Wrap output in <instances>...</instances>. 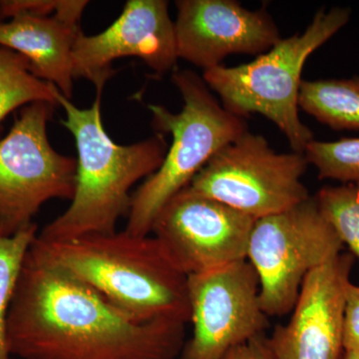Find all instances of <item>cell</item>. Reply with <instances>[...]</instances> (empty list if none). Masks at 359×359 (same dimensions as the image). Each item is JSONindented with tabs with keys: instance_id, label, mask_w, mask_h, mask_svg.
Listing matches in <instances>:
<instances>
[{
	"instance_id": "cell-1",
	"label": "cell",
	"mask_w": 359,
	"mask_h": 359,
	"mask_svg": "<svg viewBox=\"0 0 359 359\" xmlns=\"http://www.w3.org/2000/svg\"><path fill=\"white\" fill-rule=\"evenodd\" d=\"M185 337L186 323L181 321L132 320L88 285L45 261L30 245L7 320L11 355L176 359L185 347Z\"/></svg>"
},
{
	"instance_id": "cell-2",
	"label": "cell",
	"mask_w": 359,
	"mask_h": 359,
	"mask_svg": "<svg viewBox=\"0 0 359 359\" xmlns=\"http://www.w3.org/2000/svg\"><path fill=\"white\" fill-rule=\"evenodd\" d=\"M33 248L52 266L99 292L137 323H191L188 276L180 271L153 236L114 231L46 243Z\"/></svg>"
},
{
	"instance_id": "cell-3",
	"label": "cell",
	"mask_w": 359,
	"mask_h": 359,
	"mask_svg": "<svg viewBox=\"0 0 359 359\" xmlns=\"http://www.w3.org/2000/svg\"><path fill=\"white\" fill-rule=\"evenodd\" d=\"M101 101L96 96L81 109L58 91L57 103L66 115L61 123L76 143V190L69 208L39 231L42 242L114 233L119 219L128 216L135 184L154 174L166 157L164 134L131 145L115 143L104 128Z\"/></svg>"
},
{
	"instance_id": "cell-4",
	"label": "cell",
	"mask_w": 359,
	"mask_h": 359,
	"mask_svg": "<svg viewBox=\"0 0 359 359\" xmlns=\"http://www.w3.org/2000/svg\"><path fill=\"white\" fill-rule=\"evenodd\" d=\"M172 81L183 98V109L172 113L164 106H148L153 128L171 135L172 143L159 169L132 194L125 229L131 235H151L161 209L190 185L212 156L248 131L244 118L221 105L193 71L177 70Z\"/></svg>"
},
{
	"instance_id": "cell-5",
	"label": "cell",
	"mask_w": 359,
	"mask_h": 359,
	"mask_svg": "<svg viewBox=\"0 0 359 359\" xmlns=\"http://www.w3.org/2000/svg\"><path fill=\"white\" fill-rule=\"evenodd\" d=\"M351 15L346 7L321 8L304 33L280 39L247 65L205 70L203 80L226 110L242 118L252 113L264 116L285 134L294 152L304 153L313 140V132L299 116L304 63L348 23Z\"/></svg>"
},
{
	"instance_id": "cell-6",
	"label": "cell",
	"mask_w": 359,
	"mask_h": 359,
	"mask_svg": "<svg viewBox=\"0 0 359 359\" xmlns=\"http://www.w3.org/2000/svg\"><path fill=\"white\" fill-rule=\"evenodd\" d=\"M55 106L28 104L0 139V237L32 226L48 201L74 197L77 159L54 150L47 134Z\"/></svg>"
},
{
	"instance_id": "cell-7",
	"label": "cell",
	"mask_w": 359,
	"mask_h": 359,
	"mask_svg": "<svg viewBox=\"0 0 359 359\" xmlns=\"http://www.w3.org/2000/svg\"><path fill=\"white\" fill-rule=\"evenodd\" d=\"M342 245L314 197L256 219L247 259L259 276L264 313L282 316L292 311L306 276L339 255Z\"/></svg>"
},
{
	"instance_id": "cell-8",
	"label": "cell",
	"mask_w": 359,
	"mask_h": 359,
	"mask_svg": "<svg viewBox=\"0 0 359 359\" xmlns=\"http://www.w3.org/2000/svg\"><path fill=\"white\" fill-rule=\"evenodd\" d=\"M308 165L304 153L278 154L247 131L212 156L189 187L257 219L311 197L302 182Z\"/></svg>"
},
{
	"instance_id": "cell-9",
	"label": "cell",
	"mask_w": 359,
	"mask_h": 359,
	"mask_svg": "<svg viewBox=\"0 0 359 359\" xmlns=\"http://www.w3.org/2000/svg\"><path fill=\"white\" fill-rule=\"evenodd\" d=\"M188 290L194 332L181 359H224L268 327L259 276L248 259L189 276Z\"/></svg>"
},
{
	"instance_id": "cell-10",
	"label": "cell",
	"mask_w": 359,
	"mask_h": 359,
	"mask_svg": "<svg viewBox=\"0 0 359 359\" xmlns=\"http://www.w3.org/2000/svg\"><path fill=\"white\" fill-rule=\"evenodd\" d=\"M255 222L188 186L161 209L151 235L169 261L189 276L247 259Z\"/></svg>"
},
{
	"instance_id": "cell-11",
	"label": "cell",
	"mask_w": 359,
	"mask_h": 359,
	"mask_svg": "<svg viewBox=\"0 0 359 359\" xmlns=\"http://www.w3.org/2000/svg\"><path fill=\"white\" fill-rule=\"evenodd\" d=\"M124 57L140 58L157 74L173 69L179 58L167 1L129 0L104 32L89 36L80 33L73 47V74L91 82L96 96L102 97L116 73L113 62Z\"/></svg>"
},
{
	"instance_id": "cell-12",
	"label": "cell",
	"mask_w": 359,
	"mask_h": 359,
	"mask_svg": "<svg viewBox=\"0 0 359 359\" xmlns=\"http://www.w3.org/2000/svg\"><path fill=\"white\" fill-rule=\"evenodd\" d=\"M174 21L177 55L208 70L231 54H261L282 37L266 9L233 0H178Z\"/></svg>"
},
{
	"instance_id": "cell-13",
	"label": "cell",
	"mask_w": 359,
	"mask_h": 359,
	"mask_svg": "<svg viewBox=\"0 0 359 359\" xmlns=\"http://www.w3.org/2000/svg\"><path fill=\"white\" fill-rule=\"evenodd\" d=\"M353 263V255L339 254L306 276L289 323L276 327L268 339L276 359L341 358L344 299Z\"/></svg>"
},
{
	"instance_id": "cell-14",
	"label": "cell",
	"mask_w": 359,
	"mask_h": 359,
	"mask_svg": "<svg viewBox=\"0 0 359 359\" xmlns=\"http://www.w3.org/2000/svg\"><path fill=\"white\" fill-rule=\"evenodd\" d=\"M81 32L80 25L58 16H18L0 22V45L22 55L35 76L70 100L75 79L72 51Z\"/></svg>"
},
{
	"instance_id": "cell-15",
	"label": "cell",
	"mask_w": 359,
	"mask_h": 359,
	"mask_svg": "<svg viewBox=\"0 0 359 359\" xmlns=\"http://www.w3.org/2000/svg\"><path fill=\"white\" fill-rule=\"evenodd\" d=\"M299 107L334 130H359V77L302 80Z\"/></svg>"
},
{
	"instance_id": "cell-16",
	"label": "cell",
	"mask_w": 359,
	"mask_h": 359,
	"mask_svg": "<svg viewBox=\"0 0 359 359\" xmlns=\"http://www.w3.org/2000/svg\"><path fill=\"white\" fill-rule=\"evenodd\" d=\"M58 91L35 76L29 63L20 53L0 48V123L28 104L49 102L57 106Z\"/></svg>"
},
{
	"instance_id": "cell-17",
	"label": "cell",
	"mask_w": 359,
	"mask_h": 359,
	"mask_svg": "<svg viewBox=\"0 0 359 359\" xmlns=\"http://www.w3.org/2000/svg\"><path fill=\"white\" fill-rule=\"evenodd\" d=\"M39 235L37 224L13 237H0V359H13L7 340V320L23 261Z\"/></svg>"
},
{
	"instance_id": "cell-18",
	"label": "cell",
	"mask_w": 359,
	"mask_h": 359,
	"mask_svg": "<svg viewBox=\"0 0 359 359\" xmlns=\"http://www.w3.org/2000/svg\"><path fill=\"white\" fill-rule=\"evenodd\" d=\"M314 199L342 244L359 259V184L323 187Z\"/></svg>"
},
{
	"instance_id": "cell-19",
	"label": "cell",
	"mask_w": 359,
	"mask_h": 359,
	"mask_svg": "<svg viewBox=\"0 0 359 359\" xmlns=\"http://www.w3.org/2000/svg\"><path fill=\"white\" fill-rule=\"evenodd\" d=\"M309 164L318 169V178L342 184H359V138L309 142L304 150Z\"/></svg>"
},
{
	"instance_id": "cell-20",
	"label": "cell",
	"mask_w": 359,
	"mask_h": 359,
	"mask_svg": "<svg viewBox=\"0 0 359 359\" xmlns=\"http://www.w3.org/2000/svg\"><path fill=\"white\" fill-rule=\"evenodd\" d=\"M86 0H2L0 1V22L18 16H58L63 20L80 25Z\"/></svg>"
},
{
	"instance_id": "cell-21",
	"label": "cell",
	"mask_w": 359,
	"mask_h": 359,
	"mask_svg": "<svg viewBox=\"0 0 359 359\" xmlns=\"http://www.w3.org/2000/svg\"><path fill=\"white\" fill-rule=\"evenodd\" d=\"M344 351L359 354V285H347L342 320Z\"/></svg>"
},
{
	"instance_id": "cell-22",
	"label": "cell",
	"mask_w": 359,
	"mask_h": 359,
	"mask_svg": "<svg viewBox=\"0 0 359 359\" xmlns=\"http://www.w3.org/2000/svg\"><path fill=\"white\" fill-rule=\"evenodd\" d=\"M224 359H276L269 348L268 339L259 335L226 353Z\"/></svg>"
},
{
	"instance_id": "cell-23",
	"label": "cell",
	"mask_w": 359,
	"mask_h": 359,
	"mask_svg": "<svg viewBox=\"0 0 359 359\" xmlns=\"http://www.w3.org/2000/svg\"><path fill=\"white\" fill-rule=\"evenodd\" d=\"M340 359H359V354L355 353H349V351H344L341 358Z\"/></svg>"
}]
</instances>
